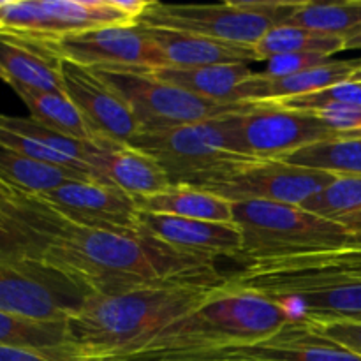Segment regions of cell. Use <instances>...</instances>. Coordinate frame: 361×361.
I'll use <instances>...</instances> for the list:
<instances>
[{"label": "cell", "mask_w": 361, "mask_h": 361, "mask_svg": "<svg viewBox=\"0 0 361 361\" xmlns=\"http://www.w3.org/2000/svg\"><path fill=\"white\" fill-rule=\"evenodd\" d=\"M2 201L41 240L39 259L88 286L94 295L115 296L182 282H228L214 257L176 249L145 231L115 233L71 224L34 194L13 192Z\"/></svg>", "instance_id": "obj_1"}, {"label": "cell", "mask_w": 361, "mask_h": 361, "mask_svg": "<svg viewBox=\"0 0 361 361\" xmlns=\"http://www.w3.org/2000/svg\"><path fill=\"white\" fill-rule=\"evenodd\" d=\"M226 284L150 286L115 296L92 295L67 321L69 345L85 361H120L140 353L162 328Z\"/></svg>", "instance_id": "obj_2"}, {"label": "cell", "mask_w": 361, "mask_h": 361, "mask_svg": "<svg viewBox=\"0 0 361 361\" xmlns=\"http://www.w3.org/2000/svg\"><path fill=\"white\" fill-rule=\"evenodd\" d=\"M289 323L291 317L274 300L226 286L120 361H201L221 349L264 341Z\"/></svg>", "instance_id": "obj_3"}, {"label": "cell", "mask_w": 361, "mask_h": 361, "mask_svg": "<svg viewBox=\"0 0 361 361\" xmlns=\"http://www.w3.org/2000/svg\"><path fill=\"white\" fill-rule=\"evenodd\" d=\"M233 224L240 229L243 263L335 252L349 249L351 233L338 222L303 208L271 201L233 203Z\"/></svg>", "instance_id": "obj_4"}, {"label": "cell", "mask_w": 361, "mask_h": 361, "mask_svg": "<svg viewBox=\"0 0 361 361\" xmlns=\"http://www.w3.org/2000/svg\"><path fill=\"white\" fill-rule=\"evenodd\" d=\"M235 115L238 113L159 133H140L129 145L154 157L168 173L171 185L203 189L229 169L252 161L233 150Z\"/></svg>", "instance_id": "obj_5"}, {"label": "cell", "mask_w": 361, "mask_h": 361, "mask_svg": "<svg viewBox=\"0 0 361 361\" xmlns=\"http://www.w3.org/2000/svg\"><path fill=\"white\" fill-rule=\"evenodd\" d=\"M129 104L140 133H159L233 113H249L263 102H215L161 81L150 69H94Z\"/></svg>", "instance_id": "obj_6"}, {"label": "cell", "mask_w": 361, "mask_h": 361, "mask_svg": "<svg viewBox=\"0 0 361 361\" xmlns=\"http://www.w3.org/2000/svg\"><path fill=\"white\" fill-rule=\"evenodd\" d=\"M145 6L116 0H0V35L39 46L106 25H134Z\"/></svg>", "instance_id": "obj_7"}, {"label": "cell", "mask_w": 361, "mask_h": 361, "mask_svg": "<svg viewBox=\"0 0 361 361\" xmlns=\"http://www.w3.org/2000/svg\"><path fill=\"white\" fill-rule=\"evenodd\" d=\"M296 7L298 2H224L217 6L147 2L137 23L256 46L268 30L288 23Z\"/></svg>", "instance_id": "obj_8"}, {"label": "cell", "mask_w": 361, "mask_h": 361, "mask_svg": "<svg viewBox=\"0 0 361 361\" xmlns=\"http://www.w3.org/2000/svg\"><path fill=\"white\" fill-rule=\"evenodd\" d=\"M228 288L264 295L281 305L291 321L307 324L361 323V281L289 277L243 268L228 275Z\"/></svg>", "instance_id": "obj_9"}, {"label": "cell", "mask_w": 361, "mask_h": 361, "mask_svg": "<svg viewBox=\"0 0 361 361\" xmlns=\"http://www.w3.org/2000/svg\"><path fill=\"white\" fill-rule=\"evenodd\" d=\"M88 286L41 259H0V310L35 321L67 323L90 296Z\"/></svg>", "instance_id": "obj_10"}, {"label": "cell", "mask_w": 361, "mask_h": 361, "mask_svg": "<svg viewBox=\"0 0 361 361\" xmlns=\"http://www.w3.org/2000/svg\"><path fill=\"white\" fill-rule=\"evenodd\" d=\"M356 133L358 130L341 133L331 129L316 113L295 111L282 108L277 102H263L252 111L235 115L233 150L245 157L279 161L309 145Z\"/></svg>", "instance_id": "obj_11"}, {"label": "cell", "mask_w": 361, "mask_h": 361, "mask_svg": "<svg viewBox=\"0 0 361 361\" xmlns=\"http://www.w3.org/2000/svg\"><path fill=\"white\" fill-rule=\"evenodd\" d=\"M27 48L48 59L69 60L92 69L140 67L155 71L168 67L164 53L140 23L106 25Z\"/></svg>", "instance_id": "obj_12"}, {"label": "cell", "mask_w": 361, "mask_h": 361, "mask_svg": "<svg viewBox=\"0 0 361 361\" xmlns=\"http://www.w3.org/2000/svg\"><path fill=\"white\" fill-rule=\"evenodd\" d=\"M337 178L331 173L300 168L282 161L252 159L217 176L201 190L229 203L271 201L300 207Z\"/></svg>", "instance_id": "obj_13"}, {"label": "cell", "mask_w": 361, "mask_h": 361, "mask_svg": "<svg viewBox=\"0 0 361 361\" xmlns=\"http://www.w3.org/2000/svg\"><path fill=\"white\" fill-rule=\"evenodd\" d=\"M34 196L71 224L115 233L140 231L141 210L136 197L109 183L73 180Z\"/></svg>", "instance_id": "obj_14"}, {"label": "cell", "mask_w": 361, "mask_h": 361, "mask_svg": "<svg viewBox=\"0 0 361 361\" xmlns=\"http://www.w3.org/2000/svg\"><path fill=\"white\" fill-rule=\"evenodd\" d=\"M63 92L94 134V141L106 140L129 145L140 134L129 104L92 67L69 60H56Z\"/></svg>", "instance_id": "obj_15"}, {"label": "cell", "mask_w": 361, "mask_h": 361, "mask_svg": "<svg viewBox=\"0 0 361 361\" xmlns=\"http://www.w3.org/2000/svg\"><path fill=\"white\" fill-rule=\"evenodd\" d=\"M201 361H361V356L323 337L310 324L291 321L264 341L221 349Z\"/></svg>", "instance_id": "obj_16"}, {"label": "cell", "mask_w": 361, "mask_h": 361, "mask_svg": "<svg viewBox=\"0 0 361 361\" xmlns=\"http://www.w3.org/2000/svg\"><path fill=\"white\" fill-rule=\"evenodd\" d=\"M140 231L148 233L154 238L176 249L203 254L214 259L219 256L240 259L242 256V233L233 222L224 224V222L194 221V219L141 212Z\"/></svg>", "instance_id": "obj_17"}, {"label": "cell", "mask_w": 361, "mask_h": 361, "mask_svg": "<svg viewBox=\"0 0 361 361\" xmlns=\"http://www.w3.org/2000/svg\"><path fill=\"white\" fill-rule=\"evenodd\" d=\"M99 152L90 168L101 182L118 187L133 197H147L171 187L168 173L145 152L130 145L97 140Z\"/></svg>", "instance_id": "obj_18"}, {"label": "cell", "mask_w": 361, "mask_h": 361, "mask_svg": "<svg viewBox=\"0 0 361 361\" xmlns=\"http://www.w3.org/2000/svg\"><path fill=\"white\" fill-rule=\"evenodd\" d=\"M361 71V59L331 60L316 69L303 71L286 78H267L254 73L252 78L240 85L236 102H279L298 95L314 94L334 85L349 81Z\"/></svg>", "instance_id": "obj_19"}, {"label": "cell", "mask_w": 361, "mask_h": 361, "mask_svg": "<svg viewBox=\"0 0 361 361\" xmlns=\"http://www.w3.org/2000/svg\"><path fill=\"white\" fill-rule=\"evenodd\" d=\"M148 37L164 53L171 67H203L219 63H249L259 60L254 46L219 41L189 32L145 27Z\"/></svg>", "instance_id": "obj_20"}, {"label": "cell", "mask_w": 361, "mask_h": 361, "mask_svg": "<svg viewBox=\"0 0 361 361\" xmlns=\"http://www.w3.org/2000/svg\"><path fill=\"white\" fill-rule=\"evenodd\" d=\"M155 78L215 102H236L240 85L252 78L249 63H219L203 67H161Z\"/></svg>", "instance_id": "obj_21"}, {"label": "cell", "mask_w": 361, "mask_h": 361, "mask_svg": "<svg viewBox=\"0 0 361 361\" xmlns=\"http://www.w3.org/2000/svg\"><path fill=\"white\" fill-rule=\"evenodd\" d=\"M141 212L159 215H173V217L194 219V221L208 222H233V203L187 185H171L162 192L147 197H136Z\"/></svg>", "instance_id": "obj_22"}, {"label": "cell", "mask_w": 361, "mask_h": 361, "mask_svg": "<svg viewBox=\"0 0 361 361\" xmlns=\"http://www.w3.org/2000/svg\"><path fill=\"white\" fill-rule=\"evenodd\" d=\"M243 267L254 271H271V274L289 275V277L361 281V249L254 261V263H247Z\"/></svg>", "instance_id": "obj_23"}, {"label": "cell", "mask_w": 361, "mask_h": 361, "mask_svg": "<svg viewBox=\"0 0 361 361\" xmlns=\"http://www.w3.org/2000/svg\"><path fill=\"white\" fill-rule=\"evenodd\" d=\"M0 69L11 87L66 94L56 60L39 55L34 49L4 35H0Z\"/></svg>", "instance_id": "obj_24"}, {"label": "cell", "mask_w": 361, "mask_h": 361, "mask_svg": "<svg viewBox=\"0 0 361 361\" xmlns=\"http://www.w3.org/2000/svg\"><path fill=\"white\" fill-rule=\"evenodd\" d=\"M73 180L90 178L59 166L34 161L0 145V183L14 192L42 194Z\"/></svg>", "instance_id": "obj_25"}, {"label": "cell", "mask_w": 361, "mask_h": 361, "mask_svg": "<svg viewBox=\"0 0 361 361\" xmlns=\"http://www.w3.org/2000/svg\"><path fill=\"white\" fill-rule=\"evenodd\" d=\"M18 97L30 111V118L55 133L80 141H94V134L87 122L66 94L34 90L27 87H13Z\"/></svg>", "instance_id": "obj_26"}, {"label": "cell", "mask_w": 361, "mask_h": 361, "mask_svg": "<svg viewBox=\"0 0 361 361\" xmlns=\"http://www.w3.org/2000/svg\"><path fill=\"white\" fill-rule=\"evenodd\" d=\"M279 161L335 176H361V130L338 140L309 145Z\"/></svg>", "instance_id": "obj_27"}, {"label": "cell", "mask_w": 361, "mask_h": 361, "mask_svg": "<svg viewBox=\"0 0 361 361\" xmlns=\"http://www.w3.org/2000/svg\"><path fill=\"white\" fill-rule=\"evenodd\" d=\"M286 25L309 28L349 41L361 34V0L349 2H298Z\"/></svg>", "instance_id": "obj_28"}, {"label": "cell", "mask_w": 361, "mask_h": 361, "mask_svg": "<svg viewBox=\"0 0 361 361\" xmlns=\"http://www.w3.org/2000/svg\"><path fill=\"white\" fill-rule=\"evenodd\" d=\"M254 49L259 60L286 55V53H321L331 56L345 49V41L342 37L321 34L295 25H277L263 35Z\"/></svg>", "instance_id": "obj_29"}, {"label": "cell", "mask_w": 361, "mask_h": 361, "mask_svg": "<svg viewBox=\"0 0 361 361\" xmlns=\"http://www.w3.org/2000/svg\"><path fill=\"white\" fill-rule=\"evenodd\" d=\"M0 345L32 349L66 348L69 345L67 323L35 321L0 310Z\"/></svg>", "instance_id": "obj_30"}, {"label": "cell", "mask_w": 361, "mask_h": 361, "mask_svg": "<svg viewBox=\"0 0 361 361\" xmlns=\"http://www.w3.org/2000/svg\"><path fill=\"white\" fill-rule=\"evenodd\" d=\"M300 208L334 222L361 214V176H337Z\"/></svg>", "instance_id": "obj_31"}, {"label": "cell", "mask_w": 361, "mask_h": 361, "mask_svg": "<svg viewBox=\"0 0 361 361\" xmlns=\"http://www.w3.org/2000/svg\"><path fill=\"white\" fill-rule=\"evenodd\" d=\"M41 240L0 201V259H39Z\"/></svg>", "instance_id": "obj_32"}, {"label": "cell", "mask_w": 361, "mask_h": 361, "mask_svg": "<svg viewBox=\"0 0 361 361\" xmlns=\"http://www.w3.org/2000/svg\"><path fill=\"white\" fill-rule=\"evenodd\" d=\"M279 106L295 111L316 113L330 104H358L361 106V83L356 81H344V83L334 85L324 90L314 92V94L298 95V97L284 99L279 101Z\"/></svg>", "instance_id": "obj_33"}, {"label": "cell", "mask_w": 361, "mask_h": 361, "mask_svg": "<svg viewBox=\"0 0 361 361\" xmlns=\"http://www.w3.org/2000/svg\"><path fill=\"white\" fill-rule=\"evenodd\" d=\"M331 60L334 59L330 55H321V53H286V55H275L267 59L263 71L257 74L267 78H286L303 73V71L316 69Z\"/></svg>", "instance_id": "obj_34"}, {"label": "cell", "mask_w": 361, "mask_h": 361, "mask_svg": "<svg viewBox=\"0 0 361 361\" xmlns=\"http://www.w3.org/2000/svg\"><path fill=\"white\" fill-rule=\"evenodd\" d=\"M0 361H85L71 345L55 349L4 348L0 345Z\"/></svg>", "instance_id": "obj_35"}, {"label": "cell", "mask_w": 361, "mask_h": 361, "mask_svg": "<svg viewBox=\"0 0 361 361\" xmlns=\"http://www.w3.org/2000/svg\"><path fill=\"white\" fill-rule=\"evenodd\" d=\"M317 334L330 338L335 344L361 356V323L353 321H335V323L310 324Z\"/></svg>", "instance_id": "obj_36"}, {"label": "cell", "mask_w": 361, "mask_h": 361, "mask_svg": "<svg viewBox=\"0 0 361 361\" xmlns=\"http://www.w3.org/2000/svg\"><path fill=\"white\" fill-rule=\"evenodd\" d=\"M316 115L341 133L361 130V106L358 104H330L316 111Z\"/></svg>", "instance_id": "obj_37"}, {"label": "cell", "mask_w": 361, "mask_h": 361, "mask_svg": "<svg viewBox=\"0 0 361 361\" xmlns=\"http://www.w3.org/2000/svg\"><path fill=\"white\" fill-rule=\"evenodd\" d=\"M338 224L344 226V228L351 233L349 249H361V214L344 219V221H341Z\"/></svg>", "instance_id": "obj_38"}, {"label": "cell", "mask_w": 361, "mask_h": 361, "mask_svg": "<svg viewBox=\"0 0 361 361\" xmlns=\"http://www.w3.org/2000/svg\"><path fill=\"white\" fill-rule=\"evenodd\" d=\"M361 48V34L355 35L349 41H345V49H360Z\"/></svg>", "instance_id": "obj_39"}, {"label": "cell", "mask_w": 361, "mask_h": 361, "mask_svg": "<svg viewBox=\"0 0 361 361\" xmlns=\"http://www.w3.org/2000/svg\"><path fill=\"white\" fill-rule=\"evenodd\" d=\"M13 192H14V190L7 189L6 185H2V183H0V200H4V197L11 196V194H13Z\"/></svg>", "instance_id": "obj_40"}, {"label": "cell", "mask_w": 361, "mask_h": 361, "mask_svg": "<svg viewBox=\"0 0 361 361\" xmlns=\"http://www.w3.org/2000/svg\"><path fill=\"white\" fill-rule=\"evenodd\" d=\"M0 80H2V81H6V76H4V73H2V69H0Z\"/></svg>", "instance_id": "obj_41"}, {"label": "cell", "mask_w": 361, "mask_h": 361, "mask_svg": "<svg viewBox=\"0 0 361 361\" xmlns=\"http://www.w3.org/2000/svg\"><path fill=\"white\" fill-rule=\"evenodd\" d=\"M0 201H2V200H0Z\"/></svg>", "instance_id": "obj_42"}]
</instances>
